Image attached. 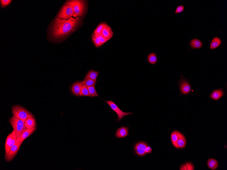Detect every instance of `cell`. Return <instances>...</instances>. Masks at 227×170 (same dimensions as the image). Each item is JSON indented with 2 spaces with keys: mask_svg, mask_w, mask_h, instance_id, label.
<instances>
[{
  "mask_svg": "<svg viewBox=\"0 0 227 170\" xmlns=\"http://www.w3.org/2000/svg\"><path fill=\"white\" fill-rule=\"evenodd\" d=\"M73 14L74 9L72 6L65 4L56 17L61 20H68L72 17Z\"/></svg>",
  "mask_w": 227,
  "mask_h": 170,
  "instance_id": "5b68a950",
  "label": "cell"
},
{
  "mask_svg": "<svg viewBox=\"0 0 227 170\" xmlns=\"http://www.w3.org/2000/svg\"><path fill=\"white\" fill-rule=\"evenodd\" d=\"M190 46L193 49H200L203 46L202 43L197 39H193L190 41Z\"/></svg>",
  "mask_w": 227,
  "mask_h": 170,
  "instance_id": "ffe728a7",
  "label": "cell"
},
{
  "mask_svg": "<svg viewBox=\"0 0 227 170\" xmlns=\"http://www.w3.org/2000/svg\"><path fill=\"white\" fill-rule=\"evenodd\" d=\"M224 93L221 89L216 90L211 94L210 97L214 100H218L223 96Z\"/></svg>",
  "mask_w": 227,
  "mask_h": 170,
  "instance_id": "ac0fdd59",
  "label": "cell"
},
{
  "mask_svg": "<svg viewBox=\"0 0 227 170\" xmlns=\"http://www.w3.org/2000/svg\"><path fill=\"white\" fill-rule=\"evenodd\" d=\"M180 91L183 94H188L190 92L191 90L190 86L185 80L182 79L180 81Z\"/></svg>",
  "mask_w": 227,
  "mask_h": 170,
  "instance_id": "7c38bea8",
  "label": "cell"
},
{
  "mask_svg": "<svg viewBox=\"0 0 227 170\" xmlns=\"http://www.w3.org/2000/svg\"><path fill=\"white\" fill-rule=\"evenodd\" d=\"M152 152V150L150 147L147 146L146 150V154H150V153Z\"/></svg>",
  "mask_w": 227,
  "mask_h": 170,
  "instance_id": "d6a6232c",
  "label": "cell"
},
{
  "mask_svg": "<svg viewBox=\"0 0 227 170\" xmlns=\"http://www.w3.org/2000/svg\"><path fill=\"white\" fill-rule=\"evenodd\" d=\"M95 35L99 38V39L100 40V43L102 44L103 45H104V44L106 43L107 41H108V40H107L104 39V38L102 37V36L100 34Z\"/></svg>",
  "mask_w": 227,
  "mask_h": 170,
  "instance_id": "1f68e13d",
  "label": "cell"
},
{
  "mask_svg": "<svg viewBox=\"0 0 227 170\" xmlns=\"http://www.w3.org/2000/svg\"><path fill=\"white\" fill-rule=\"evenodd\" d=\"M88 89L90 93L91 94L92 98L99 96L98 94L96 91L95 86L88 87Z\"/></svg>",
  "mask_w": 227,
  "mask_h": 170,
  "instance_id": "f1b7e54d",
  "label": "cell"
},
{
  "mask_svg": "<svg viewBox=\"0 0 227 170\" xmlns=\"http://www.w3.org/2000/svg\"><path fill=\"white\" fill-rule=\"evenodd\" d=\"M184 6L183 5L180 6H178L176 8V11L175 12V14H178L184 11Z\"/></svg>",
  "mask_w": 227,
  "mask_h": 170,
  "instance_id": "f546056e",
  "label": "cell"
},
{
  "mask_svg": "<svg viewBox=\"0 0 227 170\" xmlns=\"http://www.w3.org/2000/svg\"><path fill=\"white\" fill-rule=\"evenodd\" d=\"M105 101L110 107L112 110L117 113L118 115V118L117 119V122L121 121L123 117L128 115L133 114L132 113L125 112H123L119 108L117 105L112 100H105Z\"/></svg>",
  "mask_w": 227,
  "mask_h": 170,
  "instance_id": "8992f818",
  "label": "cell"
},
{
  "mask_svg": "<svg viewBox=\"0 0 227 170\" xmlns=\"http://www.w3.org/2000/svg\"><path fill=\"white\" fill-rule=\"evenodd\" d=\"M12 1L10 0H2L1 1L2 7H4L9 5Z\"/></svg>",
  "mask_w": 227,
  "mask_h": 170,
  "instance_id": "4dcf8cb0",
  "label": "cell"
},
{
  "mask_svg": "<svg viewBox=\"0 0 227 170\" xmlns=\"http://www.w3.org/2000/svg\"><path fill=\"white\" fill-rule=\"evenodd\" d=\"M99 74V72L91 70L87 73L84 79H90L97 81V77Z\"/></svg>",
  "mask_w": 227,
  "mask_h": 170,
  "instance_id": "2e32d148",
  "label": "cell"
},
{
  "mask_svg": "<svg viewBox=\"0 0 227 170\" xmlns=\"http://www.w3.org/2000/svg\"><path fill=\"white\" fill-rule=\"evenodd\" d=\"M107 25L106 23L102 22L97 27V28L95 29V30L94 31V33L95 34H100L101 33L103 29L104 28V27Z\"/></svg>",
  "mask_w": 227,
  "mask_h": 170,
  "instance_id": "4316f807",
  "label": "cell"
},
{
  "mask_svg": "<svg viewBox=\"0 0 227 170\" xmlns=\"http://www.w3.org/2000/svg\"><path fill=\"white\" fill-rule=\"evenodd\" d=\"M171 141L172 144L175 148H179L177 142L178 140V136L176 131H174L172 133L171 136Z\"/></svg>",
  "mask_w": 227,
  "mask_h": 170,
  "instance_id": "44dd1931",
  "label": "cell"
},
{
  "mask_svg": "<svg viewBox=\"0 0 227 170\" xmlns=\"http://www.w3.org/2000/svg\"><path fill=\"white\" fill-rule=\"evenodd\" d=\"M36 129V127L33 128L31 129H26L25 131H23L21 135L20 136V146L21 145L23 141H24L25 140L29 137V136H30L31 135L34 133Z\"/></svg>",
  "mask_w": 227,
  "mask_h": 170,
  "instance_id": "4fadbf2b",
  "label": "cell"
},
{
  "mask_svg": "<svg viewBox=\"0 0 227 170\" xmlns=\"http://www.w3.org/2000/svg\"><path fill=\"white\" fill-rule=\"evenodd\" d=\"M20 137L17 138L15 143L12 147L9 152L5 155L6 161H11L14 158L19 150L20 146Z\"/></svg>",
  "mask_w": 227,
  "mask_h": 170,
  "instance_id": "52a82bcc",
  "label": "cell"
},
{
  "mask_svg": "<svg viewBox=\"0 0 227 170\" xmlns=\"http://www.w3.org/2000/svg\"><path fill=\"white\" fill-rule=\"evenodd\" d=\"M79 96L80 97H81V96H89V97H92L91 94L89 93L88 89V86L85 85H82L81 91Z\"/></svg>",
  "mask_w": 227,
  "mask_h": 170,
  "instance_id": "cb8c5ba5",
  "label": "cell"
},
{
  "mask_svg": "<svg viewBox=\"0 0 227 170\" xmlns=\"http://www.w3.org/2000/svg\"><path fill=\"white\" fill-rule=\"evenodd\" d=\"M147 146L145 143H139L136 145L135 147V150L136 154L140 156H144L146 154V150Z\"/></svg>",
  "mask_w": 227,
  "mask_h": 170,
  "instance_id": "9c48e42d",
  "label": "cell"
},
{
  "mask_svg": "<svg viewBox=\"0 0 227 170\" xmlns=\"http://www.w3.org/2000/svg\"><path fill=\"white\" fill-rule=\"evenodd\" d=\"M207 164L209 168L213 170H215L218 167V161L214 159H210L208 161Z\"/></svg>",
  "mask_w": 227,
  "mask_h": 170,
  "instance_id": "603a6c76",
  "label": "cell"
},
{
  "mask_svg": "<svg viewBox=\"0 0 227 170\" xmlns=\"http://www.w3.org/2000/svg\"><path fill=\"white\" fill-rule=\"evenodd\" d=\"M178 136V140L177 142L179 148H183L185 147L186 144V140L184 136L181 133L176 131Z\"/></svg>",
  "mask_w": 227,
  "mask_h": 170,
  "instance_id": "e0dca14e",
  "label": "cell"
},
{
  "mask_svg": "<svg viewBox=\"0 0 227 170\" xmlns=\"http://www.w3.org/2000/svg\"><path fill=\"white\" fill-rule=\"evenodd\" d=\"M148 60L149 64L154 65L157 63V58L154 53H151L148 56Z\"/></svg>",
  "mask_w": 227,
  "mask_h": 170,
  "instance_id": "7402d4cb",
  "label": "cell"
},
{
  "mask_svg": "<svg viewBox=\"0 0 227 170\" xmlns=\"http://www.w3.org/2000/svg\"><path fill=\"white\" fill-rule=\"evenodd\" d=\"M96 83L97 81L88 79H84L82 81L83 85L87 86L88 87L95 86Z\"/></svg>",
  "mask_w": 227,
  "mask_h": 170,
  "instance_id": "484cf974",
  "label": "cell"
},
{
  "mask_svg": "<svg viewBox=\"0 0 227 170\" xmlns=\"http://www.w3.org/2000/svg\"><path fill=\"white\" fill-rule=\"evenodd\" d=\"M92 39L96 48L99 47L103 45L102 44L100 43L99 38L94 33L92 34Z\"/></svg>",
  "mask_w": 227,
  "mask_h": 170,
  "instance_id": "d4e9b609",
  "label": "cell"
},
{
  "mask_svg": "<svg viewBox=\"0 0 227 170\" xmlns=\"http://www.w3.org/2000/svg\"><path fill=\"white\" fill-rule=\"evenodd\" d=\"M100 34L104 39L109 41L113 37V33L111 27L107 24Z\"/></svg>",
  "mask_w": 227,
  "mask_h": 170,
  "instance_id": "ba28073f",
  "label": "cell"
},
{
  "mask_svg": "<svg viewBox=\"0 0 227 170\" xmlns=\"http://www.w3.org/2000/svg\"><path fill=\"white\" fill-rule=\"evenodd\" d=\"M82 85V81H77L73 84L71 87V91L73 95L77 96H79Z\"/></svg>",
  "mask_w": 227,
  "mask_h": 170,
  "instance_id": "30bf717a",
  "label": "cell"
},
{
  "mask_svg": "<svg viewBox=\"0 0 227 170\" xmlns=\"http://www.w3.org/2000/svg\"><path fill=\"white\" fill-rule=\"evenodd\" d=\"M222 43V41L218 37H215L212 39L211 44H210V48L211 49H216L220 46Z\"/></svg>",
  "mask_w": 227,
  "mask_h": 170,
  "instance_id": "d6986e66",
  "label": "cell"
},
{
  "mask_svg": "<svg viewBox=\"0 0 227 170\" xmlns=\"http://www.w3.org/2000/svg\"><path fill=\"white\" fill-rule=\"evenodd\" d=\"M65 4L72 6L74 9L72 17L76 18L83 15L85 9V1L80 0H72L66 2Z\"/></svg>",
  "mask_w": 227,
  "mask_h": 170,
  "instance_id": "3957f363",
  "label": "cell"
},
{
  "mask_svg": "<svg viewBox=\"0 0 227 170\" xmlns=\"http://www.w3.org/2000/svg\"><path fill=\"white\" fill-rule=\"evenodd\" d=\"M129 127L121 126L117 130L115 136L117 138H123L129 135Z\"/></svg>",
  "mask_w": 227,
  "mask_h": 170,
  "instance_id": "8fae6325",
  "label": "cell"
},
{
  "mask_svg": "<svg viewBox=\"0 0 227 170\" xmlns=\"http://www.w3.org/2000/svg\"><path fill=\"white\" fill-rule=\"evenodd\" d=\"M13 116L16 117L25 122L27 119L34 117L33 115L23 107L19 105H15L12 107Z\"/></svg>",
  "mask_w": 227,
  "mask_h": 170,
  "instance_id": "7a4b0ae2",
  "label": "cell"
},
{
  "mask_svg": "<svg viewBox=\"0 0 227 170\" xmlns=\"http://www.w3.org/2000/svg\"><path fill=\"white\" fill-rule=\"evenodd\" d=\"M16 135L15 132L13 131L12 133L10 134L7 136L6 138L5 145V150L6 154H7L9 152V148L10 145H11L13 139L15 135Z\"/></svg>",
  "mask_w": 227,
  "mask_h": 170,
  "instance_id": "5bb4252c",
  "label": "cell"
},
{
  "mask_svg": "<svg viewBox=\"0 0 227 170\" xmlns=\"http://www.w3.org/2000/svg\"><path fill=\"white\" fill-rule=\"evenodd\" d=\"M25 126L26 129H31L36 127V123L34 117L27 119L25 122Z\"/></svg>",
  "mask_w": 227,
  "mask_h": 170,
  "instance_id": "9a60e30c",
  "label": "cell"
},
{
  "mask_svg": "<svg viewBox=\"0 0 227 170\" xmlns=\"http://www.w3.org/2000/svg\"><path fill=\"white\" fill-rule=\"evenodd\" d=\"M180 170H193L194 167L192 163H187L182 165L180 167Z\"/></svg>",
  "mask_w": 227,
  "mask_h": 170,
  "instance_id": "83f0119b",
  "label": "cell"
},
{
  "mask_svg": "<svg viewBox=\"0 0 227 170\" xmlns=\"http://www.w3.org/2000/svg\"><path fill=\"white\" fill-rule=\"evenodd\" d=\"M9 122L15 132L17 138L20 137L23 131L26 129L25 122L14 116L10 119Z\"/></svg>",
  "mask_w": 227,
  "mask_h": 170,
  "instance_id": "277c9868",
  "label": "cell"
},
{
  "mask_svg": "<svg viewBox=\"0 0 227 170\" xmlns=\"http://www.w3.org/2000/svg\"><path fill=\"white\" fill-rule=\"evenodd\" d=\"M81 18L71 17L68 20L56 18L52 27V34L54 38L58 39L70 34L76 30Z\"/></svg>",
  "mask_w": 227,
  "mask_h": 170,
  "instance_id": "6da1fadb",
  "label": "cell"
}]
</instances>
